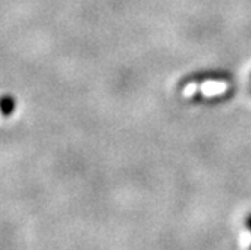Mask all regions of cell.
Instances as JSON below:
<instances>
[{"label":"cell","instance_id":"cell-1","mask_svg":"<svg viewBox=\"0 0 251 250\" xmlns=\"http://www.w3.org/2000/svg\"><path fill=\"white\" fill-rule=\"evenodd\" d=\"M247 228H248V229L251 231V216H250V217L247 219Z\"/></svg>","mask_w":251,"mask_h":250}]
</instances>
